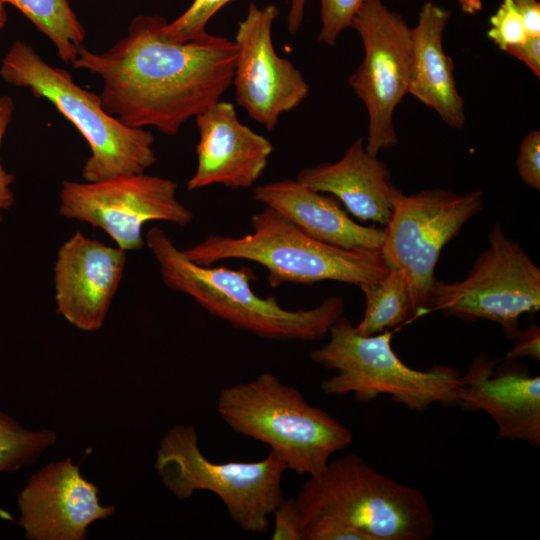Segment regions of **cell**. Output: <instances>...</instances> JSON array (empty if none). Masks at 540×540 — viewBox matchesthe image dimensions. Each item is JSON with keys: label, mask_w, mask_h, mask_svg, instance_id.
Instances as JSON below:
<instances>
[{"label": "cell", "mask_w": 540, "mask_h": 540, "mask_svg": "<svg viewBox=\"0 0 540 540\" xmlns=\"http://www.w3.org/2000/svg\"><path fill=\"white\" fill-rule=\"evenodd\" d=\"M177 183L145 173L98 182L63 181L59 214L103 230L124 251L138 250L143 226L165 221L189 224L193 212L177 199Z\"/></svg>", "instance_id": "12"}, {"label": "cell", "mask_w": 540, "mask_h": 540, "mask_svg": "<svg viewBox=\"0 0 540 540\" xmlns=\"http://www.w3.org/2000/svg\"><path fill=\"white\" fill-rule=\"evenodd\" d=\"M13 111V99L9 96H0V151L4 135L13 117ZM13 182L14 176L3 167L0 154V218L2 213L14 203Z\"/></svg>", "instance_id": "30"}, {"label": "cell", "mask_w": 540, "mask_h": 540, "mask_svg": "<svg viewBox=\"0 0 540 540\" xmlns=\"http://www.w3.org/2000/svg\"><path fill=\"white\" fill-rule=\"evenodd\" d=\"M251 226L253 232L245 236L209 235L183 252L203 266L227 259L260 264L267 270L272 288L284 283L311 285L326 280L359 287L382 280L390 270L380 251L324 243L267 206L251 217Z\"/></svg>", "instance_id": "3"}, {"label": "cell", "mask_w": 540, "mask_h": 540, "mask_svg": "<svg viewBox=\"0 0 540 540\" xmlns=\"http://www.w3.org/2000/svg\"><path fill=\"white\" fill-rule=\"evenodd\" d=\"M272 540H302V528L295 498L285 499L273 512Z\"/></svg>", "instance_id": "29"}, {"label": "cell", "mask_w": 540, "mask_h": 540, "mask_svg": "<svg viewBox=\"0 0 540 540\" xmlns=\"http://www.w3.org/2000/svg\"><path fill=\"white\" fill-rule=\"evenodd\" d=\"M55 441L54 431L25 429L0 411V473L30 466Z\"/></svg>", "instance_id": "23"}, {"label": "cell", "mask_w": 540, "mask_h": 540, "mask_svg": "<svg viewBox=\"0 0 540 540\" xmlns=\"http://www.w3.org/2000/svg\"><path fill=\"white\" fill-rule=\"evenodd\" d=\"M166 22L138 15L111 48L95 53L83 46L71 64L102 79L100 98L109 114L127 126H152L172 136L232 85L237 47L208 33L173 42L162 33Z\"/></svg>", "instance_id": "1"}, {"label": "cell", "mask_w": 540, "mask_h": 540, "mask_svg": "<svg viewBox=\"0 0 540 540\" xmlns=\"http://www.w3.org/2000/svg\"><path fill=\"white\" fill-rule=\"evenodd\" d=\"M279 15L273 5L259 8L251 3L238 23L237 56L232 85L237 104L272 131L280 116L295 109L309 94L302 73L274 48L272 26Z\"/></svg>", "instance_id": "13"}, {"label": "cell", "mask_w": 540, "mask_h": 540, "mask_svg": "<svg viewBox=\"0 0 540 540\" xmlns=\"http://www.w3.org/2000/svg\"><path fill=\"white\" fill-rule=\"evenodd\" d=\"M540 310V269L498 223L488 246L460 281L436 280L429 312L441 311L465 321L498 323L508 337L518 330L521 315Z\"/></svg>", "instance_id": "10"}, {"label": "cell", "mask_w": 540, "mask_h": 540, "mask_svg": "<svg viewBox=\"0 0 540 540\" xmlns=\"http://www.w3.org/2000/svg\"><path fill=\"white\" fill-rule=\"evenodd\" d=\"M145 242L158 262L164 284L191 296L211 315L232 327L275 340L324 339L343 315L345 302L331 296L311 309L288 310L273 296L252 289L250 268L230 269L194 263L159 227L147 231Z\"/></svg>", "instance_id": "2"}, {"label": "cell", "mask_w": 540, "mask_h": 540, "mask_svg": "<svg viewBox=\"0 0 540 540\" xmlns=\"http://www.w3.org/2000/svg\"><path fill=\"white\" fill-rule=\"evenodd\" d=\"M499 360L477 355L461 374L458 405L487 413L498 435L509 441L540 446V377L526 372L496 373Z\"/></svg>", "instance_id": "17"}, {"label": "cell", "mask_w": 540, "mask_h": 540, "mask_svg": "<svg viewBox=\"0 0 540 540\" xmlns=\"http://www.w3.org/2000/svg\"><path fill=\"white\" fill-rule=\"evenodd\" d=\"M0 77L48 100L81 133L91 151L82 168L84 181L145 173L157 161L151 132L109 114L100 95L77 85L65 69L49 65L26 41L11 44L2 58Z\"/></svg>", "instance_id": "6"}, {"label": "cell", "mask_w": 540, "mask_h": 540, "mask_svg": "<svg viewBox=\"0 0 540 540\" xmlns=\"http://www.w3.org/2000/svg\"><path fill=\"white\" fill-rule=\"evenodd\" d=\"M302 540H371L360 530L330 520H312L302 526Z\"/></svg>", "instance_id": "28"}, {"label": "cell", "mask_w": 540, "mask_h": 540, "mask_svg": "<svg viewBox=\"0 0 540 540\" xmlns=\"http://www.w3.org/2000/svg\"><path fill=\"white\" fill-rule=\"evenodd\" d=\"M305 0H291V6L287 18V29L290 34H295L303 21Z\"/></svg>", "instance_id": "34"}, {"label": "cell", "mask_w": 540, "mask_h": 540, "mask_svg": "<svg viewBox=\"0 0 540 540\" xmlns=\"http://www.w3.org/2000/svg\"><path fill=\"white\" fill-rule=\"evenodd\" d=\"M197 167L187 181L194 191L210 185L250 188L264 173L272 143L243 124L233 103L219 100L197 116Z\"/></svg>", "instance_id": "16"}, {"label": "cell", "mask_w": 540, "mask_h": 540, "mask_svg": "<svg viewBox=\"0 0 540 540\" xmlns=\"http://www.w3.org/2000/svg\"><path fill=\"white\" fill-rule=\"evenodd\" d=\"M465 14L473 15L482 10L481 0H457Z\"/></svg>", "instance_id": "35"}, {"label": "cell", "mask_w": 540, "mask_h": 540, "mask_svg": "<svg viewBox=\"0 0 540 540\" xmlns=\"http://www.w3.org/2000/svg\"><path fill=\"white\" fill-rule=\"evenodd\" d=\"M18 9L56 47L58 57L72 63L84 46L86 32L68 0H2Z\"/></svg>", "instance_id": "22"}, {"label": "cell", "mask_w": 540, "mask_h": 540, "mask_svg": "<svg viewBox=\"0 0 540 540\" xmlns=\"http://www.w3.org/2000/svg\"><path fill=\"white\" fill-rule=\"evenodd\" d=\"M521 180L529 187L540 189V131L527 133L521 141L516 160Z\"/></svg>", "instance_id": "27"}, {"label": "cell", "mask_w": 540, "mask_h": 540, "mask_svg": "<svg viewBox=\"0 0 540 540\" xmlns=\"http://www.w3.org/2000/svg\"><path fill=\"white\" fill-rule=\"evenodd\" d=\"M155 468L179 500L199 490L217 495L244 532H268L269 516L284 500L282 477L287 467L273 451L258 461L214 462L200 450L193 425L177 424L165 433Z\"/></svg>", "instance_id": "8"}, {"label": "cell", "mask_w": 540, "mask_h": 540, "mask_svg": "<svg viewBox=\"0 0 540 540\" xmlns=\"http://www.w3.org/2000/svg\"><path fill=\"white\" fill-rule=\"evenodd\" d=\"M365 297L364 314L354 326L361 335H374L411 319V298L405 274L390 269L380 281L359 286Z\"/></svg>", "instance_id": "21"}, {"label": "cell", "mask_w": 540, "mask_h": 540, "mask_svg": "<svg viewBox=\"0 0 540 540\" xmlns=\"http://www.w3.org/2000/svg\"><path fill=\"white\" fill-rule=\"evenodd\" d=\"M329 340L312 350L309 358L336 373L320 383L323 393L352 394L357 401L387 395L406 408L422 412L434 404L458 405L461 373L450 366L428 370L407 366L394 352L389 330L361 335L341 316L331 327Z\"/></svg>", "instance_id": "7"}, {"label": "cell", "mask_w": 540, "mask_h": 540, "mask_svg": "<svg viewBox=\"0 0 540 540\" xmlns=\"http://www.w3.org/2000/svg\"><path fill=\"white\" fill-rule=\"evenodd\" d=\"M363 0H320L321 28L317 39L334 46L340 33L351 26Z\"/></svg>", "instance_id": "26"}, {"label": "cell", "mask_w": 540, "mask_h": 540, "mask_svg": "<svg viewBox=\"0 0 540 540\" xmlns=\"http://www.w3.org/2000/svg\"><path fill=\"white\" fill-rule=\"evenodd\" d=\"M7 22V14L5 10V4L0 0V32L5 28Z\"/></svg>", "instance_id": "36"}, {"label": "cell", "mask_w": 540, "mask_h": 540, "mask_svg": "<svg viewBox=\"0 0 540 540\" xmlns=\"http://www.w3.org/2000/svg\"><path fill=\"white\" fill-rule=\"evenodd\" d=\"M529 37L540 36V3L538 0H511Z\"/></svg>", "instance_id": "33"}, {"label": "cell", "mask_w": 540, "mask_h": 540, "mask_svg": "<svg viewBox=\"0 0 540 540\" xmlns=\"http://www.w3.org/2000/svg\"><path fill=\"white\" fill-rule=\"evenodd\" d=\"M17 504L19 525L29 540H84L90 524L115 511L112 505H101L98 487L81 475L71 458L33 474Z\"/></svg>", "instance_id": "14"}, {"label": "cell", "mask_w": 540, "mask_h": 540, "mask_svg": "<svg viewBox=\"0 0 540 540\" xmlns=\"http://www.w3.org/2000/svg\"><path fill=\"white\" fill-rule=\"evenodd\" d=\"M295 498L301 528L330 520L356 528L371 540H426L435 519L424 494L347 454L311 476Z\"/></svg>", "instance_id": "5"}, {"label": "cell", "mask_w": 540, "mask_h": 540, "mask_svg": "<svg viewBox=\"0 0 540 540\" xmlns=\"http://www.w3.org/2000/svg\"><path fill=\"white\" fill-rule=\"evenodd\" d=\"M505 53L525 63L537 78L540 77V36L528 37L524 42L507 48Z\"/></svg>", "instance_id": "32"}, {"label": "cell", "mask_w": 540, "mask_h": 540, "mask_svg": "<svg viewBox=\"0 0 540 540\" xmlns=\"http://www.w3.org/2000/svg\"><path fill=\"white\" fill-rule=\"evenodd\" d=\"M252 193L256 201L319 241L344 249H381L384 229L355 222L334 196L311 190L296 179L258 185Z\"/></svg>", "instance_id": "19"}, {"label": "cell", "mask_w": 540, "mask_h": 540, "mask_svg": "<svg viewBox=\"0 0 540 540\" xmlns=\"http://www.w3.org/2000/svg\"><path fill=\"white\" fill-rule=\"evenodd\" d=\"M232 0H193L189 8L162 27L163 35L173 42H187L207 34L210 19Z\"/></svg>", "instance_id": "24"}, {"label": "cell", "mask_w": 540, "mask_h": 540, "mask_svg": "<svg viewBox=\"0 0 540 540\" xmlns=\"http://www.w3.org/2000/svg\"><path fill=\"white\" fill-rule=\"evenodd\" d=\"M451 12L432 1L425 2L417 25L411 28V77L408 94L435 110L449 126L464 127V99L454 78V64L444 52L443 32Z\"/></svg>", "instance_id": "20"}, {"label": "cell", "mask_w": 540, "mask_h": 540, "mask_svg": "<svg viewBox=\"0 0 540 540\" xmlns=\"http://www.w3.org/2000/svg\"><path fill=\"white\" fill-rule=\"evenodd\" d=\"M350 27L362 40L364 58L348 82L367 110L365 149L377 156L398 141L393 115L409 91L411 28L382 0H363Z\"/></svg>", "instance_id": "11"}, {"label": "cell", "mask_w": 540, "mask_h": 540, "mask_svg": "<svg viewBox=\"0 0 540 540\" xmlns=\"http://www.w3.org/2000/svg\"><path fill=\"white\" fill-rule=\"evenodd\" d=\"M296 180L311 190L328 193L361 221L386 225L400 190L391 182L387 165L368 153L357 138L336 162L299 172Z\"/></svg>", "instance_id": "18"}, {"label": "cell", "mask_w": 540, "mask_h": 540, "mask_svg": "<svg viewBox=\"0 0 540 540\" xmlns=\"http://www.w3.org/2000/svg\"><path fill=\"white\" fill-rule=\"evenodd\" d=\"M511 338L514 343L506 354V359L517 360L530 357L533 361L540 362V328L538 325H531L525 330H517Z\"/></svg>", "instance_id": "31"}, {"label": "cell", "mask_w": 540, "mask_h": 540, "mask_svg": "<svg viewBox=\"0 0 540 540\" xmlns=\"http://www.w3.org/2000/svg\"><path fill=\"white\" fill-rule=\"evenodd\" d=\"M217 412L233 431L267 445L298 475H317L353 440L344 424L270 372L223 388Z\"/></svg>", "instance_id": "4"}, {"label": "cell", "mask_w": 540, "mask_h": 540, "mask_svg": "<svg viewBox=\"0 0 540 540\" xmlns=\"http://www.w3.org/2000/svg\"><path fill=\"white\" fill-rule=\"evenodd\" d=\"M483 205L481 190L457 194L434 188L396 196L380 253L389 269L405 274L411 319L429 313L440 253Z\"/></svg>", "instance_id": "9"}, {"label": "cell", "mask_w": 540, "mask_h": 540, "mask_svg": "<svg viewBox=\"0 0 540 540\" xmlns=\"http://www.w3.org/2000/svg\"><path fill=\"white\" fill-rule=\"evenodd\" d=\"M489 39L502 51L524 42L529 36L511 0H503L490 17Z\"/></svg>", "instance_id": "25"}, {"label": "cell", "mask_w": 540, "mask_h": 540, "mask_svg": "<svg viewBox=\"0 0 540 540\" xmlns=\"http://www.w3.org/2000/svg\"><path fill=\"white\" fill-rule=\"evenodd\" d=\"M126 251L74 233L54 265L57 313L82 331L99 330L121 282Z\"/></svg>", "instance_id": "15"}]
</instances>
